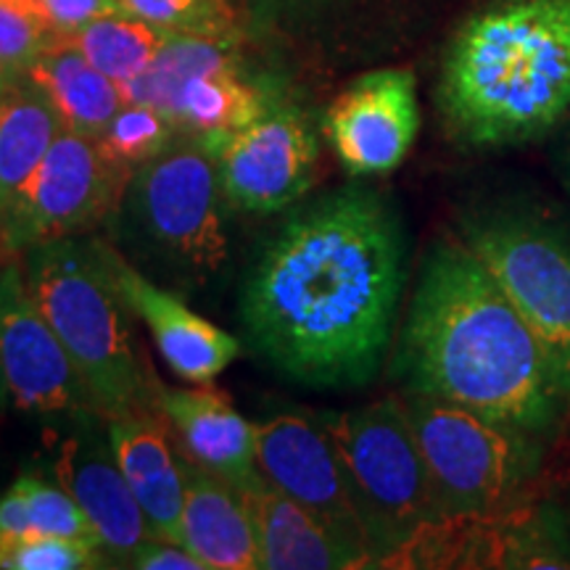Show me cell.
Here are the masks:
<instances>
[{
    "label": "cell",
    "instance_id": "4",
    "mask_svg": "<svg viewBox=\"0 0 570 570\" xmlns=\"http://www.w3.org/2000/svg\"><path fill=\"white\" fill-rule=\"evenodd\" d=\"M27 288L67 346L104 420L159 412L161 381L135 344L117 283L96 240L61 238L24 252Z\"/></svg>",
    "mask_w": 570,
    "mask_h": 570
},
{
    "label": "cell",
    "instance_id": "27",
    "mask_svg": "<svg viewBox=\"0 0 570 570\" xmlns=\"http://www.w3.org/2000/svg\"><path fill=\"white\" fill-rule=\"evenodd\" d=\"M59 38L35 0H0V69L19 80L32 61Z\"/></svg>",
    "mask_w": 570,
    "mask_h": 570
},
{
    "label": "cell",
    "instance_id": "33",
    "mask_svg": "<svg viewBox=\"0 0 570 570\" xmlns=\"http://www.w3.org/2000/svg\"><path fill=\"white\" fill-rule=\"evenodd\" d=\"M566 552H568V558H570V525H568V531H566Z\"/></svg>",
    "mask_w": 570,
    "mask_h": 570
},
{
    "label": "cell",
    "instance_id": "2",
    "mask_svg": "<svg viewBox=\"0 0 570 570\" xmlns=\"http://www.w3.org/2000/svg\"><path fill=\"white\" fill-rule=\"evenodd\" d=\"M402 373L407 389L533 436L568 410L544 348L465 240L428 254L404 323Z\"/></svg>",
    "mask_w": 570,
    "mask_h": 570
},
{
    "label": "cell",
    "instance_id": "11",
    "mask_svg": "<svg viewBox=\"0 0 570 570\" xmlns=\"http://www.w3.org/2000/svg\"><path fill=\"white\" fill-rule=\"evenodd\" d=\"M256 462L262 475L309 512L356 568L373 566L325 415L283 412L256 425Z\"/></svg>",
    "mask_w": 570,
    "mask_h": 570
},
{
    "label": "cell",
    "instance_id": "23",
    "mask_svg": "<svg viewBox=\"0 0 570 570\" xmlns=\"http://www.w3.org/2000/svg\"><path fill=\"white\" fill-rule=\"evenodd\" d=\"M24 537L80 539L101 550L98 533L67 489L59 481L48 483L38 475H21L0 497V547Z\"/></svg>",
    "mask_w": 570,
    "mask_h": 570
},
{
    "label": "cell",
    "instance_id": "31",
    "mask_svg": "<svg viewBox=\"0 0 570 570\" xmlns=\"http://www.w3.org/2000/svg\"><path fill=\"white\" fill-rule=\"evenodd\" d=\"M11 396H9V383H6V373H3V360H0V415H3L6 407H9Z\"/></svg>",
    "mask_w": 570,
    "mask_h": 570
},
{
    "label": "cell",
    "instance_id": "10",
    "mask_svg": "<svg viewBox=\"0 0 570 570\" xmlns=\"http://www.w3.org/2000/svg\"><path fill=\"white\" fill-rule=\"evenodd\" d=\"M127 183L130 173L106 154L96 135L61 127L13 198L0 225V246L24 254L32 246L75 238L117 209Z\"/></svg>",
    "mask_w": 570,
    "mask_h": 570
},
{
    "label": "cell",
    "instance_id": "21",
    "mask_svg": "<svg viewBox=\"0 0 570 570\" xmlns=\"http://www.w3.org/2000/svg\"><path fill=\"white\" fill-rule=\"evenodd\" d=\"M24 80H30L48 98L59 114L61 127L96 138L125 106L122 88L61 38H56L32 61V67L24 71Z\"/></svg>",
    "mask_w": 570,
    "mask_h": 570
},
{
    "label": "cell",
    "instance_id": "16",
    "mask_svg": "<svg viewBox=\"0 0 570 570\" xmlns=\"http://www.w3.org/2000/svg\"><path fill=\"white\" fill-rule=\"evenodd\" d=\"M96 248L125 304L146 323L169 370H175L183 381L206 386L233 365L235 356L240 354L238 338L209 320L198 317L190 306L183 304V298L148 281L117 248L104 240H96Z\"/></svg>",
    "mask_w": 570,
    "mask_h": 570
},
{
    "label": "cell",
    "instance_id": "30",
    "mask_svg": "<svg viewBox=\"0 0 570 570\" xmlns=\"http://www.w3.org/2000/svg\"><path fill=\"white\" fill-rule=\"evenodd\" d=\"M138 570H204L202 562H198L194 554L185 550L183 544H175V541L156 539L151 537L146 544H140V550L132 554L130 566Z\"/></svg>",
    "mask_w": 570,
    "mask_h": 570
},
{
    "label": "cell",
    "instance_id": "1",
    "mask_svg": "<svg viewBox=\"0 0 570 570\" xmlns=\"http://www.w3.org/2000/svg\"><path fill=\"white\" fill-rule=\"evenodd\" d=\"M404 285V240L386 198L348 185L277 230L244 283L252 346L309 386H360L381 367Z\"/></svg>",
    "mask_w": 570,
    "mask_h": 570
},
{
    "label": "cell",
    "instance_id": "6",
    "mask_svg": "<svg viewBox=\"0 0 570 570\" xmlns=\"http://www.w3.org/2000/svg\"><path fill=\"white\" fill-rule=\"evenodd\" d=\"M402 404L444 518L515 510L541 468V436L425 391L407 389Z\"/></svg>",
    "mask_w": 570,
    "mask_h": 570
},
{
    "label": "cell",
    "instance_id": "12",
    "mask_svg": "<svg viewBox=\"0 0 570 570\" xmlns=\"http://www.w3.org/2000/svg\"><path fill=\"white\" fill-rule=\"evenodd\" d=\"M204 140L217 159L225 202L240 212L288 209L317 180L320 140L296 106L273 104L240 130Z\"/></svg>",
    "mask_w": 570,
    "mask_h": 570
},
{
    "label": "cell",
    "instance_id": "3",
    "mask_svg": "<svg viewBox=\"0 0 570 570\" xmlns=\"http://www.w3.org/2000/svg\"><path fill=\"white\" fill-rule=\"evenodd\" d=\"M439 106L468 146L525 142L570 111V0H489L444 56Z\"/></svg>",
    "mask_w": 570,
    "mask_h": 570
},
{
    "label": "cell",
    "instance_id": "22",
    "mask_svg": "<svg viewBox=\"0 0 570 570\" xmlns=\"http://www.w3.org/2000/svg\"><path fill=\"white\" fill-rule=\"evenodd\" d=\"M59 130V114L30 80L9 82L0 96V225Z\"/></svg>",
    "mask_w": 570,
    "mask_h": 570
},
{
    "label": "cell",
    "instance_id": "13",
    "mask_svg": "<svg viewBox=\"0 0 570 570\" xmlns=\"http://www.w3.org/2000/svg\"><path fill=\"white\" fill-rule=\"evenodd\" d=\"M0 360L17 410L35 417H101L67 346L35 304L21 265L0 267Z\"/></svg>",
    "mask_w": 570,
    "mask_h": 570
},
{
    "label": "cell",
    "instance_id": "17",
    "mask_svg": "<svg viewBox=\"0 0 570 570\" xmlns=\"http://www.w3.org/2000/svg\"><path fill=\"white\" fill-rule=\"evenodd\" d=\"M156 404L185 460L235 489L265 481L256 462V425L233 407L230 399L214 389H169L161 383Z\"/></svg>",
    "mask_w": 570,
    "mask_h": 570
},
{
    "label": "cell",
    "instance_id": "28",
    "mask_svg": "<svg viewBox=\"0 0 570 570\" xmlns=\"http://www.w3.org/2000/svg\"><path fill=\"white\" fill-rule=\"evenodd\" d=\"M104 560L96 544L63 537H24L0 547L3 570H85L109 566Z\"/></svg>",
    "mask_w": 570,
    "mask_h": 570
},
{
    "label": "cell",
    "instance_id": "25",
    "mask_svg": "<svg viewBox=\"0 0 570 570\" xmlns=\"http://www.w3.org/2000/svg\"><path fill=\"white\" fill-rule=\"evenodd\" d=\"M177 135L180 130L167 114L148 104L125 101L122 109L114 114L111 122L106 125V130L98 135V140H101L106 154L132 175L140 164L161 154Z\"/></svg>",
    "mask_w": 570,
    "mask_h": 570
},
{
    "label": "cell",
    "instance_id": "14",
    "mask_svg": "<svg viewBox=\"0 0 570 570\" xmlns=\"http://www.w3.org/2000/svg\"><path fill=\"white\" fill-rule=\"evenodd\" d=\"M420 130L417 85L407 69H375L341 92L325 114V135L354 177L386 175L407 159Z\"/></svg>",
    "mask_w": 570,
    "mask_h": 570
},
{
    "label": "cell",
    "instance_id": "20",
    "mask_svg": "<svg viewBox=\"0 0 570 570\" xmlns=\"http://www.w3.org/2000/svg\"><path fill=\"white\" fill-rule=\"evenodd\" d=\"M238 491L252 515L259 562L265 570L356 568L331 533L267 479Z\"/></svg>",
    "mask_w": 570,
    "mask_h": 570
},
{
    "label": "cell",
    "instance_id": "32",
    "mask_svg": "<svg viewBox=\"0 0 570 570\" xmlns=\"http://www.w3.org/2000/svg\"><path fill=\"white\" fill-rule=\"evenodd\" d=\"M9 82H11V80H9V77H6V71L0 69V96H3V90L9 88Z\"/></svg>",
    "mask_w": 570,
    "mask_h": 570
},
{
    "label": "cell",
    "instance_id": "7",
    "mask_svg": "<svg viewBox=\"0 0 570 570\" xmlns=\"http://www.w3.org/2000/svg\"><path fill=\"white\" fill-rule=\"evenodd\" d=\"M125 212L142 240L185 281L206 283L225 267V194L212 146L180 132L140 164L125 188Z\"/></svg>",
    "mask_w": 570,
    "mask_h": 570
},
{
    "label": "cell",
    "instance_id": "15",
    "mask_svg": "<svg viewBox=\"0 0 570 570\" xmlns=\"http://www.w3.org/2000/svg\"><path fill=\"white\" fill-rule=\"evenodd\" d=\"M92 420L96 417H80V428L61 441L53 473L98 533L106 560L127 568L154 533L114 458L109 433L101 436L96 425H90Z\"/></svg>",
    "mask_w": 570,
    "mask_h": 570
},
{
    "label": "cell",
    "instance_id": "24",
    "mask_svg": "<svg viewBox=\"0 0 570 570\" xmlns=\"http://www.w3.org/2000/svg\"><path fill=\"white\" fill-rule=\"evenodd\" d=\"M173 38V32H164L132 13L114 11L101 19H92L77 32L63 35L61 40L75 46L92 67L101 69L114 82L125 85L151 67Z\"/></svg>",
    "mask_w": 570,
    "mask_h": 570
},
{
    "label": "cell",
    "instance_id": "5",
    "mask_svg": "<svg viewBox=\"0 0 570 570\" xmlns=\"http://www.w3.org/2000/svg\"><path fill=\"white\" fill-rule=\"evenodd\" d=\"M373 566L386 562L428 525L446 520L420 454L402 396L325 415Z\"/></svg>",
    "mask_w": 570,
    "mask_h": 570
},
{
    "label": "cell",
    "instance_id": "18",
    "mask_svg": "<svg viewBox=\"0 0 570 570\" xmlns=\"http://www.w3.org/2000/svg\"><path fill=\"white\" fill-rule=\"evenodd\" d=\"M114 458L122 468L156 539L183 544L185 460L169 439L161 412L106 420Z\"/></svg>",
    "mask_w": 570,
    "mask_h": 570
},
{
    "label": "cell",
    "instance_id": "9",
    "mask_svg": "<svg viewBox=\"0 0 570 570\" xmlns=\"http://www.w3.org/2000/svg\"><path fill=\"white\" fill-rule=\"evenodd\" d=\"M462 240L531 327L570 407V240L508 214L468 225Z\"/></svg>",
    "mask_w": 570,
    "mask_h": 570
},
{
    "label": "cell",
    "instance_id": "19",
    "mask_svg": "<svg viewBox=\"0 0 570 570\" xmlns=\"http://www.w3.org/2000/svg\"><path fill=\"white\" fill-rule=\"evenodd\" d=\"M183 547L204 570L262 568L259 541L240 491L190 460H185Z\"/></svg>",
    "mask_w": 570,
    "mask_h": 570
},
{
    "label": "cell",
    "instance_id": "26",
    "mask_svg": "<svg viewBox=\"0 0 570 570\" xmlns=\"http://www.w3.org/2000/svg\"><path fill=\"white\" fill-rule=\"evenodd\" d=\"M119 9L173 35L238 40V17L227 0H119Z\"/></svg>",
    "mask_w": 570,
    "mask_h": 570
},
{
    "label": "cell",
    "instance_id": "8",
    "mask_svg": "<svg viewBox=\"0 0 570 570\" xmlns=\"http://www.w3.org/2000/svg\"><path fill=\"white\" fill-rule=\"evenodd\" d=\"M119 88L125 101L154 106L198 138L240 130L275 104L246 75L238 40L194 35H175L151 67Z\"/></svg>",
    "mask_w": 570,
    "mask_h": 570
},
{
    "label": "cell",
    "instance_id": "29",
    "mask_svg": "<svg viewBox=\"0 0 570 570\" xmlns=\"http://www.w3.org/2000/svg\"><path fill=\"white\" fill-rule=\"evenodd\" d=\"M35 3H38L40 13L59 38L77 32L80 27L90 24L92 19L122 11L119 0H35Z\"/></svg>",
    "mask_w": 570,
    "mask_h": 570
}]
</instances>
